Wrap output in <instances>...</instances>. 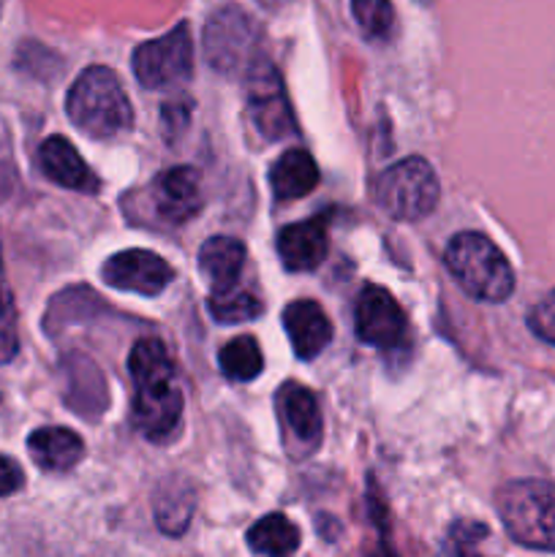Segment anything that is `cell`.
I'll return each instance as SVG.
<instances>
[{
	"label": "cell",
	"instance_id": "ba28073f",
	"mask_svg": "<svg viewBox=\"0 0 555 557\" xmlns=\"http://www.w3.org/2000/svg\"><path fill=\"white\" fill-rule=\"evenodd\" d=\"M256 38L259 25L254 16L245 14L237 5L215 11L205 27V54L212 69L221 74H232L237 69H248L256 60Z\"/></svg>",
	"mask_w": 555,
	"mask_h": 557
},
{
	"label": "cell",
	"instance_id": "d4e9b609",
	"mask_svg": "<svg viewBox=\"0 0 555 557\" xmlns=\"http://www.w3.org/2000/svg\"><path fill=\"white\" fill-rule=\"evenodd\" d=\"M22 487V468L14 460L0 455V498L16 493Z\"/></svg>",
	"mask_w": 555,
	"mask_h": 557
},
{
	"label": "cell",
	"instance_id": "9c48e42d",
	"mask_svg": "<svg viewBox=\"0 0 555 557\" xmlns=\"http://www.w3.org/2000/svg\"><path fill=\"white\" fill-rule=\"evenodd\" d=\"M357 337L373 348H395L406 337V313L386 288L365 286L354 308Z\"/></svg>",
	"mask_w": 555,
	"mask_h": 557
},
{
	"label": "cell",
	"instance_id": "277c9868",
	"mask_svg": "<svg viewBox=\"0 0 555 557\" xmlns=\"http://www.w3.org/2000/svg\"><path fill=\"white\" fill-rule=\"evenodd\" d=\"M495 506L515 542L555 553V484L539 479L509 482L495 495Z\"/></svg>",
	"mask_w": 555,
	"mask_h": 557
},
{
	"label": "cell",
	"instance_id": "d6986e66",
	"mask_svg": "<svg viewBox=\"0 0 555 557\" xmlns=\"http://www.w3.org/2000/svg\"><path fill=\"white\" fill-rule=\"evenodd\" d=\"M248 547L264 557H288L297 553L299 531L286 515H267L248 531Z\"/></svg>",
	"mask_w": 555,
	"mask_h": 557
},
{
	"label": "cell",
	"instance_id": "5bb4252c",
	"mask_svg": "<svg viewBox=\"0 0 555 557\" xmlns=\"http://www.w3.org/2000/svg\"><path fill=\"white\" fill-rule=\"evenodd\" d=\"M283 326L299 359H313L330 346L332 324L313 299H297L283 310Z\"/></svg>",
	"mask_w": 555,
	"mask_h": 557
},
{
	"label": "cell",
	"instance_id": "484cf974",
	"mask_svg": "<svg viewBox=\"0 0 555 557\" xmlns=\"http://www.w3.org/2000/svg\"><path fill=\"white\" fill-rule=\"evenodd\" d=\"M0 319L11 321L14 319V297H11L9 281H5L3 270V248H0Z\"/></svg>",
	"mask_w": 555,
	"mask_h": 557
},
{
	"label": "cell",
	"instance_id": "cb8c5ba5",
	"mask_svg": "<svg viewBox=\"0 0 555 557\" xmlns=\"http://www.w3.org/2000/svg\"><path fill=\"white\" fill-rule=\"evenodd\" d=\"M528 326L539 341L555 346V292H550L547 297L533 305L531 313H528Z\"/></svg>",
	"mask_w": 555,
	"mask_h": 557
},
{
	"label": "cell",
	"instance_id": "4316f807",
	"mask_svg": "<svg viewBox=\"0 0 555 557\" xmlns=\"http://www.w3.org/2000/svg\"><path fill=\"white\" fill-rule=\"evenodd\" d=\"M20 351V343H16L14 332L9 330H0V362H11Z\"/></svg>",
	"mask_w": 555,
	"mask_h": 557
},
{
	"label": "cell",
	"instance_id": "7c38bea8",
	"mask_svg": "<svg viewBox=\"0 0 555 557\" xmlns=\"http://www.w3.org/2000/svg\"><path fill=\"white\" fill-rule=\"evenodd\" d=\"M152 201L163 221L183 223L194 218L201 207V183L196 169L174 166L163 172L152 185Z\"/></svg>",
	"mask_w": 555,
	"mask_h": 557
},
{
	"label": "cell",
	"instance_id": "3957f363",
	"mask_svg": "<svg viewBox=\"0 0 555 557\" xmlns=\"http://www.w3.org/2000/svg\"><path fill=\"white\" fill-rule=\"evenodd\" d=\"M446 270L462 292L482 302H504L515 292V272L484 234L460 232L446 245Z\"/></svg>",
	"mask_w": 555,
	"mask_h": 557
},
{
	"label": "cell",
	"instance_id": "8fae6325",
	"mask_svg": "<svg viewBox=\"0 0 555 557\" xmlns=\"http://www.w3.org/2000/svg\"><path fill=\"white\" fill-rule=\"evenodd\" d=\"M101 277L112 288L120 292H134L145 294V297H156L163 288L169 286V281L174 277V270L152 250H123V253H114L107 264L101 267Z\"/></svg>",
	"mask_w": 555,
	"mask_h": 557
},
{
	"label": "cell",
	"instance_id": "6da1fadb",
	"mask_svg": "<svg viewBox=\"0 0 555 557\" xmlns=\"http://www.w3.org/2000/svg\"><path fill=\"white\" fill-rule=\"evenodd\" d=\"M134 379V424L147 441H169L183 419V392L174 381V364L158 337H147L131 348Z\"/></svg>",
	"mask_w": 555,
	"mask_h": 557
},
{
	"label": "cell",
	"instance_id": "e0dca14e",
	"mask_svg": "<svg viewBox=\"0 0 555 557\" xmlns=\"http://www.w3.org/2000/svg\"><path fill=\"white\" fill-rule=\"evenodd\" d=\"M270 185L281 201L308 196L310 190L319 185V166H316L313 156H310L308 150H299V147L283 152V156L272 163Z\"/></svg>",
	"mask_w": 555,
	"mask_h": 557
},
{
	"label": "cell",
	"instance_id": "7402d4cb",
	"mask_svg": "<svg viewBox=\"0 0 555 557\" xmlns=\"http://www.w3.org/2000/svg\"><path fill=\"white\" fill-rule=\"evenodd\" d=\"M351 14L359 30L373 41H386L395 33V9L390 0H351Z\"/></svg>",
	"mask_w": 555,
	"mask_h": 557
},
{
	"label": "cell",
	"instance_id": "9a60e30c",
	"mask_svg": "<svg viewBox=\"0 0 555 557\" xmlns=\"http://www.w3.org/2000/svg\"><path fill=\"white\" fill-rule=\"evenodd\" d=\"M38 161H41L44 174L58 185H63V188L96 194L98 185H101L65 136H49L41 145V150H38Z\"/></svg>",
	"mask_w": 555,
	"mask_h": 557
},
{
	"label": "cell",
	"instance_id": "52a82bcc",
	"mask_svg": "<svg viewBox=\"0 0 555 557\" xmlns=\"http://www.w3.org/2000/svg\"><path fill=\"white\" fill-rule=\"evenodd\" d=\"M134 74L150 90L183 85L194 74V44L188 25H177L166 36L141 44L134 52Z\"/></svg>",
	"mask_w": 555,
	"mask_h": 557
},
{
	"label": "cell",
	"instance_id": "44dd1931",
	"mask_svg": "<svg viewBox=\"0 0 555 557\" xmlns=\"http://www.w3.org/2000/svg\"><path fill=\"white\" fill-rule=\"evenodd\" d=\"M218 364L221 373L232 381H254L264 368V357H261L259 343L250 335H239L229 341L218 354Z\"/></svg>",
	"mask_w": 555,
	"mask_h": 557
},
{
	"label": "cell",
	"instance_id": "5b68a950",
	"mask_svg": "<svg viewBox=\"0 0 555 557\" xmlns=\"http://www.w3.org/2000/svg\"><path fill=\"white\" fill-rule=\"evenodd\" d=\"M441 185L424 158H403L375 180V205L395 221H419L439 205Z\"/></svg>",
	"mask_w": 555,
	"mask_h": 557
},
{
	"label": "cell",
	"instance_id": "ffe728a7",
	"mask_svg": "<svg viewBox=\"0 0 555 557\" xmlns=\"http://www.w3.org/2000/svg\"><path fill=\"white\" fill-rule=\"evenodd\" d=\"M194 515V493L185 482H166L156 500L158 528L169 536H180Z\"/></svg>",
	"mask_w": 555,
	"mask_h": 557
},
{
	"label": "cell",
	"instance_id": "603a6c76",
	"mask_svg": "<svg viewBox=\"0 0 555 557\" xmlns=\"http://www.w3.org/2000/svg\"><path fill=\"white\" fill-rule=\"evenodd\" d=\"M210 313L212 319L221 324H239V321H250L261 313V302L245 288H229V292L212 294L210 297Z\"/></svg>",
	"mask_w": 555,
	"mask_h": 557
},
{
	"label": "cell",
	"instance_id": "30bf717a",
	"mask_svg": "<svg viewBox=\"0 0 555 557\" xmlns=\"http://www.w3.org/2000/svg\"><path fill=\"white\" fill-rule=\"evenodd\" d=\"M278 413L283 424V441L294 460L313 455L321 444V411L313 392L303 384H286L278 392Z\"/></svg>",
	"mask_w": 555,
	"mask_h": 557
},
{
	"label": "cell",
	"instance_id": "4fadbf2b",
	"mask_svg": "<svg viewBox=\"0 0 555 557\" xmlns=\"http://www.w3.org/2000/svg\"><path fill=\"white\" fill-rule=\"evenodd\" d=\"M326 250H330V234H326L324 218L292 223L278 234V253L286 270L292 272L316 270L326 259Z\"/></svg>",
	"mask_w": 555,
	"mask_h": 557
},
{
	"label": "cell",
	"instance_id": "83f0119b",
	"mask_svg": "<svg viewBox=\"0 0 555 557\" xmlns=\"http://www.w3.org/2000/svg\"><path fill=\"white\" fill-rule=\"evenodd\" d=\"M261 3H264L267 9H278V5H281L283 0H261Z\"/></svg>",
	"mask_w": 555,
	"mask_h": 557
},
{
	"label": "cell",
	"instance_id": "8992f818",
	"mask_svg": "<svg viewBox=\"0 0 555 557\" xmlns=\"http://www.w3.org/2000/svg\"><path fill=\"white\" fill-rule=\"evenodd\" d=\"M245 101L256 131L264 139H286L297 131L281 76L267 58H256L245 71Z\"/></svg>",
	"mask_w": 555,
	"mask_h": 557
},
{
	"label": "cell",
	"instance_id": "7a4b0ae2",
	"mask_svg": "<svg viewBox=\"0 0 555 557\" xmlns=\"http://www.w3.org/2000/svg\"><path fill=\"white\" fill-rule=\"evenodd\" d=\"M65 112L71 123L92 139L118 136L134 123V112L118 74L103 65H90L76 76L65 98Z\"/></svg>",
	"mask_w": 555,
	"mask_h": 557
},
{
	"label": "cell",
	"instance_id": "2e32d148",
	"mask_svg": "<svg viewBox=\"0 0 555 557\" xmlns=\"http://www.w3.org/2000/svg\"><path fill=\"white\" fill-rule=\"evenodd\" d=\"M245 267V245L239 239L226 237H210L199 250V270L201 275L210 281L212 294L229 292L237 286L239 272Z\"/></svg>",
	"mask_w": 555,
	"mask_h": 557
},
{
	"label": "cell",
	"instance_id": "ac0fdd59",
	"mask_svg": "<svg viewBox=\"0 0 555 557\" xmlns=\"http://www.w3.org/2000/svg\"><path fill=\"white\" fill-rule=\"evenodd\" d=\"M27 449H30L36 466L44 471H71L76 462L82 460V438L65 428H41L27 438Z\"/></svg>",
	"mask_w": 555,
	"mask_h": 557
}]
</instances>
